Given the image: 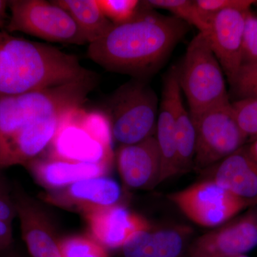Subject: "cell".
<instances>
[{
  "label": "cell",
  "instance_id": "cell-3",
  "mask_svg": "<svg viewBox=\"0 0 257 257\" xmlns=\"http://www.w3.org/2000/svg\"><path fill=\"white\" fill-rule=\"evenodd\" d=\"M112 140L107 114L102 111H87L81 106L64 116L46 156L112 165Z\"/></svg>",
  "mask_w": 257,
  "mask_h": 257
},
{
  "label": "cell",
  "instance_id": "cell-30",
  "mask_svg": "<svg viewBox=\"0 0 257 257\" xmlns=\"http://www.w3.org/2000/svg\"><path fill=\"white\" fill-rule=\"evenodd\" d=\"M197 6L206 14H216L226 10H237L246 12L257 1L253 0H197Z\"/></svg>",
  "mask_w": 257,
  "mask_h": 257
},
{
  "label": "cell",
  "instance_id": "cell-25",
  "mask_svg": "<svg viewBox=\"0 0 257 257\" xmlns=\"http://www.w3.org/2000/svg\"><path fill=\"white\" fill-rule=\"evenodd\" d=\"M236 121L250 143L257 139V99H245L231 103Z\"/></svg>",
  "mask_w": 257,
  "mask_h": 257
},
{
  "label": "cell",
  "instance_id": "cell-6",
  "mask_svg": "<svg viewBox=\"0 0 257 257\" xmlns=\"http://www.w3.org/2000/svg\"><path fill=\"white\" fill-rule=\"evenodd\" d=\"M47 70L48 57L42 44L0 30V97L36 90Z\"/></svg>",
  "mask_w": 257,
  "mask_h": 257
},
{
  "label": "cell",
  "instance_id": "cell-16",
  "mask_svg": "<svg viewBox=\"0 0 257 257\" xmlns=\"http://www.w3.org/2000/svg\"><path fill=\"white\" fill-rule=\"evenodd\" d=\"M24 166L39 184L45 188L56 190L83 179L104 177L109 173L112 165L72 162L44 155Z\"/></svg>",
  "mask_w": 257,
  "mask_h": 257
},
{
  "label": "cell",
  "instance_id": "cell-9",
  "mask_svg": "<svg viewBox=\"0 0 257 257\" xmlns=\"http://www.w3.org/2000/svg\"><path fill=\"white\" fill-rule=\"evenodd\" d=\"M168 198L193 222L208 228L225 224L248 207L211 179L172 193Z\"/></svg>",
  "mask_w": 257,
  "mask_h": 257
},
{
  "label": "cell",
  "instance_id": "cell-33",
  "mask_svg": "<svg viewBox=\"0 0 257 257\" xmlns=\"http://www.w3.org/2000/svg\"><path fill=\"white\" fill-rule=\"evenodd\" d=\"M231 257H249V256H246V254H243V255H238V256H231Z\"/></svg>",
  "mask_w": 257,
  "mask_h": 257
},
{
  "label": "cell",
  "instance_id": "cell-12",
  "mask_svg": "<svg viewBox=\"0 0 257 257\" xmlns=\"http://www.w3.org/2000/svg\"><path fill=\"white\" fill-rule=\"evenodd\" d=\"M92 238L108 248L122 247L141 230L152 229L150 221L121 204L97 208L84 213Z\"/></svg>",
  "mask_w": 257,
  "mask_h": 257
},
{
  "label": "cell",
  "instance_id": "cell-11",
  "mask_svg": "<svg viewBox=\"0 0 257 257\" xmlns=\"http://www.w3.org/2000/svg\"><path fill=\"white\" fill-rule=\"evenodd\" d=\"M246 12L226 10L211 15L206 33L229 84L242 65L241 48Z\"/></svg>",
  "mask_w": 257,
  "mask_h": 257
},
{
  "label": "cell",
  "instance_id": "cell-32",
  "mask_svg": "<svg viewBox=\"0 0 257 257\" xmlns=\"http://www.w3.org/2000/svg\"><path fill=\"white\" fill-rule=\"evenodd\" d=\"M245 148L251 158L257 162V139L251 142L247 146H245Z\"/></svg>",
  "mask_w": 257,
  "mask_h": 257
},
{
  "label": "cell",
  "instance_id": "cell-18",
  "mask_svg": "<svg viewBox=\"0 0 257 257\" xmlns=\"http://www.w3.org/2000/svg\"><path fill=\"white\" fill-rule=\"evenodd\" d=\"M179 86L178 69H171L164 82L155 138L161 158L160 183L177 175V132L174 99Z\"/></svg>",
  "mask_w": 257,
  "mask_h": 257
},
{
  "label": "cell",
  "instance_id": "cell-15",
  "mask_svg": "<svg viewBox=\"0 0 257 257\" xmlns=\"http://www.w3.org/2000/svg\"><path fill=\"white\" fill-rule=\"evenodd\" d=\"M121 194L117 182L104 176L83 179L64 188L52 190L45 196V199L50 204L77 209L84 214L119 204Z\"/></svg>",
  "mask_w": 257,
  "mask_h": 257
},
{
  "label": "cell",
  "instance_id": "cell-4",
  "mask_svg": "<svg viewBox=\"0 0 257 257\" xmlns=\"http://www.w3.org/2000/svg\"><path fill=\"white\" fill-rule=\"evenodd\" d=\"M224 74L207 34L199 32L189 43L178 69L179 86L191 114L230 102Z\"/></svg>",
  "mask_w": 257,
  "mask_h": 257
},
{
  "label": "cell",
  "instance_id": "cell-27",
  "mask_svg": "<svg viewBox=\"0 0 257 257\" xmlns=\"http://www.w3.org/2000/svg\"><path fill=\"white\" fill-rule=\"evenodd\" d=\"M230 85L237 100L257 99V63L243 64Z\"/></svg>",
  "mask_w": 257,
  "mask_h": 257
},
{
  "label": "cell",
  "instance_id": "cell-2",
  "mask_svg": "<svg viewBox=\"0 0 257 257\" xmlns=\"http://www.w3.org/2000/svg\"><path fill=\"white\" fill-rule=\"evenodd\" d=\"M96 84L93 73L62 85L0 97V170L13 166L30 125L46 115L81 107Z\"/></svg>",
  "mask_w": 257,
  "mask_h": 257
},
{
  "label": "cell",
  "instance_id": "cell-8",
  "mask_svg": "<svg viewBox=\"0 0 257 257\" xmlns=\"http://www.w3.org/2000/svg\"><path fill=\"white\" fill-rule=\"evenodd\" d=\"M8 32H20L31 36L70 45H89V42L67 12L45 0L9 1Z\"/></svg>",
  "mask_w": 257,
  "mask_h": 257
},
{
  "label": "cell",
  "instance_id": "cell-26",
  "mask_svg": "<svg viewBox=\"0 0 257 257\" xmlns=\"http://www.w3.org/2000/svg\"><path fill=\"white\" fill-rule=\"evenodd\" d=\"M104 15L113 24L127 23L137 16L141 8L138 0H98Z\"/></svg>",
  "mask_w": 257,
  "mask_h": 257
},
{
  "label": "cell",
  "instance_id": "cell-22",
  "mask_svg": "<svg viewBox=\"0 0 257 257\" xmlns=\"http://www.w3.org/2000/svg\"><path fill=\"white\" fill-rule=\"evenodd\" d=\"M189 232L184 227L152 231V257H179Z\"/></svg>",
  "mask_w": 257,
  "mask_h": 257
},
{
  "label": "cell",
  "instance_id": "cell-20",
  "mask_svg": "<svg viewBox=\"0 0 257 257\" xmlns=\"http://www.w3.org/2000/svg\"><path fill=\"white\" fill-rule=\"evenodd\" d=\"M69 13L89 44L100 37L112 25L104 15L98 0L52 1Z\"/></svg>",
  "mask_w": 257,
  "mask_h": 257
},
{
  "label": "cell",
  "instance_id": "cell-21",
  "mask_svg": "<svg viewBox=\"0 0 257 257\" xmlns=\"http://www.w3.org/2000/svg\"><path fill=\"white\" fill-rule=\"evenodd\" d=\"M143 4L150 9L167 10L175 18L194 26L199 32L207 33L209 28L210 15L206 14L197 6L196 1L191 0H148Z\"/></svg>",
  "mask_w": 257,
  "mask_h": 257
},
{
  "label": "cell",
  "instance_id": "cell-7",
  "mask_svg": "<svg viewBox=\"0 0 257 257\" xmlns=\"http://www.w3.org/2000/svg\"><path fill=\"white\" fill-rule=\"evenodd\" d=\"M196 131L194 170L204 172L245 146L231 102L192 115Z\"/></svg>",
  "mask_w": 257,
  "mask_h": 257
},
{
  "label": "cell",
  "instance_id": "cell-24",
  "mask_svg": "<svg viewBox=\"0 0 257 257\" xmlns=\"http://www.w3.org/2000/svg\"><path fill=\"white\" fill-rule=\"evenodd\" d=\"M62 257H109L107 249L92 237L73 236L59 241Z\"/></svg>",
  "mask_w": 257,
  "mask_h": 257
},
{
  "label": "cell",
  "instance_id": "cell-19",
  "mask_svg": "<svg viewBox=\"0 0 257 257\" xmlns=\"http://www.w3.org/2000/svg\"><path fill=\"white\" fill-rule=\"evenodd\" d=\"M174 106L177 132V175H182L194 169L196 131L190 112L182 100L180 86L175 91Z\"/></svg>",
  "mask_w": 257,
  "mask_h": 257
},
{
  "label": "cell",
  "instance_id": "cell-1",
  "mask_svg": "<svg viewBox=\"0 0 257 257\" xmlns=\"http://www.w3.org/2000/svg\"><path fill=\"white\" fill-rule=\"evenodd\" d=\"M189 27L175 17L152 11L141 2L135 18L127 23H112L88 45L87 56L106 70L143 79L160 68Z\"/></svg>",
  "mask_w": 257,
  "mask_h": 257
},
{
  "label": "cell",
  "instance_id": "cell-14",
  "mask_svg": "<svg viewBox=\"0 0 257 257\" xmlns=\"http://www.w3.org/2000/svg\"><path fill=\"white\" fill-rule=\"evenodd\" d=\"M120 177L131 189H151L160 184L161 158L155 136L130 145H121L116 152Z\"/></svg>",
  "mask_w": 257,
  "mask_h": 257
},
{
  "label": "cell",
  "instance_id": "cell-10",
  "mask_svg": "<svg viewBox=\"0 0 257 257\" xmlns=\"http://www.w3.org/2000/svg\"><path fill=\"white\" fill-rule=\"evenodd\" d=\"M257 246V205L194 240L189 257H231Z\"/></svg>",
  "mask_w": 257,
  "mask_h": 257
},
{
  "label": "cell",
  "instance_id": "cell-17",
  "mask_svg": "<svg viewBox=\"0 0 257 257\" xmlns=\"http://www.w3.org/2000/svg\"><path fill=\"white\" fill-rule=\"evenodd\" d=\"M211 180L239 198L248 207L257 205V162L245 146L208 169Z\"/></svg>",
  "mask_w": 257,
  "mask_h": 257
},
{
  "label": "cell",
  "instance_id": "cell-31",
  "mask_svg": "<svg viewBox=\"0 0 257 257\" xmlns=\"http://www.w3.org/2000/svg\"><path fill=\"white\" fill-rule=\"evenodd\" d=\"M8 8H9V1L0 0V30L6 28L9 22L10 16L7 12Z\"/></svg>",
  "mask_w": 257,
  "mask_h": 257
},
{
  "label": "cell",
  "instance_id": "cell-29",
  "mask_svg": "<svg viewBox=\"0 0 257 257\" xmlns=\"http://www.w3.org/2000/svg\"><path fill=\"white\" fill-rule=\"evenodd\" d=\"M121 249L124 257H152V229L135 233Z\"/></svg>",
  "mask_w": 257,
  "mask_h": 257
},
{
  "label": "cell",
  "instance_id": "cell-23",
  "mask_svg": "<svg viewBox=\"0 0 257 257\" xmlns=\"http://www.w3.org/2000/svg\"><path fill=\"white\" fill-rule=\"evenodd\" d=\"M17 216L13 187L0 170V251L13 243V223Z\"/></svg>",
  "mask_w": 257,
  "mask_h": 257
},
{
  "label": "cell",
  "instance_id": "cell-13",
  "mask_svg": "<svg viewBox=\"0 0 257 257\" xmlns=\"http://www.w3.org/2000/svg\"><path fill=\"white\" fill-rule=\"evenodd\" d=\"M13 196L22 236L31 256L62 257L50 221L38 204L15 184Z\"/></svg>",
  "mask_w": 257,
  "mask_h": 257
},
{
  "label": "cell",
  "instance_id": "cell-28",
  "mask_svg": "<svg viewBox=\"0 0 257 257\" xmlns=\"http://www.w3.org/2000/svg\"><path fill=\"white\" fill-rule=\"evenodd\" d=\"M241 55L242 64L257 63V16L251 10L245 14Z\"/></svg>",
  "mask_w": 257,
  "mask_h": 257
},
{
  "label": "cell",
  "instance_id": "cell-5",
  "mask_svg": "<svg viewBox=\"0 0 257 257\" xmlns=\"http://www.w3.org/2000/svg\"><path fill=\"white\" fill-rule=\"evenodd\" d=\"M157 111L156 93L143 79L121 86L111 98L107 114L113 139L130 145L155 136Z\"/></svg>",
  "mask_w": 257,
  "mask_h": 257
}]
</instances>
